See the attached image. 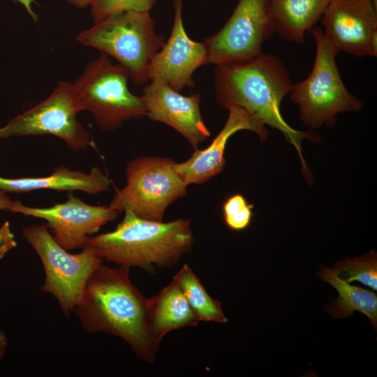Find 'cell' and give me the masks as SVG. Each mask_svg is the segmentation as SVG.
Masks as SVG:
<instances>
[{"label":"cell","instance_id":"6da1fadb","mask_svg":"<svg viewBox=\"0 0 377 377\" xmlns=\"http://www.w3.org/2000/svg\"><path fill=\"white\" fill-rule=\"evenodd\" d=\"M129 269L101 264L88 279L75 310L85 331L119 337L138 358L152 363L160 343L149 330L148 299L131 281Z\"/></svg>","mask_w":377,"mask_h":377},{"label":"cell","instance_id":"7a4b0ae2","mask_svg":"<svg viewBox=\"0 0 377 377\" xmlns=\"http://www.w3.org/2000/svg\"><path fill=\"white\" fill-rule=\"evenodd\" d=\"M290 75L276 56L261 53L242 62L216 66L214 70L215 97L218 103L228 110L239 106L249 112L263 125L281 131L302 157L301 142L314 139L313 133L300 131L289 126L281 113V103L292 88Z\"/></svg>","mask_w":377,"mask_h":377},{"label":"cell","instance_id":"3957f363","mask_svg":"<svg viewBox=\"0 0 377 377\" xmlns=\"http://www.w3.org/2000/svg\"><path fill=\"white\" fill-rule=\"evenodd\" d=\"M191 222L178 219L163 223L124 212L116 228L91 238L98 256L119 266L138 267L149 272L175 263L191 248Z\"/></svg>","mask_w":377,"mask_h":377},{"label":"cell","instance_id":"277c9868","mask_svg":"<svg viewBox=\"0 0 377 377\" xmlns=\"http://www.w3.org/2000/svg\"><path fill=\"white\" fill-rule=\"evenodd\" d=\"M80 44L115 59L135 84L149 80L148 71L155 55L165 43L156 33L149 12H124L110 16L76 36Z\"/></svg>","mask_w":377,"mask_h":377},{"label":"cell","instance_id":"5b68a950","mask_svg":"<svg viewBox=\"0 0 377 377\" xmlns=\"http://www.w3.org/2000/svg\"><path fill=\"white\" fill-rule=\"evenodd\" d=\"M310 32L316 43L312 70L305 80L293 84L289 94L299 106L302 121L313 129L334 124L340 112L360 110L362 102L344 85L336 63L338 52L325 39L323 29L315 26Z\"/></svg>","mask_w":377,"mask_h":377},{"label":"cell","instance_id":"8992f818","mask_svg":"<svg viewBox=\"0 0 377 377\" xmlns=\"http://www.w3.org/2000/svg\"><path fill=\"white\" fill-rule=\"evenodd\" d=\"M130 75L119 64L102 54L89 61L73 82L88 111L100 128L112 132L131 119L145 116L141 96L128 87Z\"/></svg>","mask_w":377,"mask_h":377},{"label":"cell","instance_id":"52a82bcc","mask_svg":"<svg viewBox=\"0 0 377 377\" xmlns=\"http://www.w3.org/2000/svg\"><path fill=\"white\" fill-rule=\"evenodd\" d=\"M176 162L165 157L141 156L126 167V184L117 190L109 205L117 211L136 216L163 221L168 207L183 198L187 186L173 169Z\"/></svg>","mask_w":377,"mask_h":377},{"label":"cell","instance_id":"ba28073f","mask_svg":"<svg viewBox=\"0 0 377 377\" xmlns=\"http://www.w3.org/2000/svg\"><path fill=\"white\" fill-rule=\"evenodd\" d=\"M22 235L43 264L45 278L41 291L52 295L65 314L75 311L88 279L103 260L90 244L80 253H68L46 225L25 227Z\"/></svg>","mask_w":377,"mask_h":377},{"label":"cell","instance_id":"9c48e42d","mask_svg":"<svg viewBox=\"0 0 377 377\" xmlns=\"http://www.w3.org/2000/svg\"><path fill=\"white\" fill-rule=\"evenodd\" d=\"M83 110L73 82L59 81L47 98L0 127V140L52 135L73 151L84 150L94 145L89 132L77 118Z\"/></svg>","mask_w":377,"mask_h":377},{"label":"cell","instance_id":"30bf717a","mask_svg":"<svg viewBox=\"0 0 377 377\" xmlns=\"http://www.w3.org/2000/svg\"><path fill=\"white\" fill-rule=\"evenodd\" d=\"M274 34L269 0H239L230 17L205 39L208 64H231L251 59Z\"/></svg>","mask_w":377,"mask_h":377},{"label":"cell","instance_id":"8fae6325","mask_svg":"<svg viewBox=\"0 0 377 377\" xmlns=\"http://www.w3.org/2000/svg\"><path fill=\"white\" fill-rule=\"evenodd\" d=\"M67 198L65 202L42 208L26 206L17 200L12 212L45 220L54 240L67 251L87 246L91 236L119 214L110 206L87 204L71 192Z\"/></svg>","mask_w":377,"mask_h":377},{"label":"cell","instance_id":"7c38bea8","mask_svg":"<svg viewBox=\"0 0 377 377\" xmlns=\"http://www.w3.org/2000/svg\"><path fill=\"white\" fill-rule=\"evenodd\" d=\"M320 20L325 39L337 52L370 57V40L377 31L372 0H330Z\"/></svg>","mask_w":377,"mask_h":377},{"label":"cell","instance_id":"4fadbf2b","mask_svg":"<svg viewBox=\"0 0 377 377\" xmlns=\"http://www.w3.org/2000/svg\"><path fill=\"white\" fill-rule=\"evenodd\" d=\"M175 17L169 38L152 59L149 80H159L175 91L192 87L193 73L208 64L206 46L191 40L186 33L182 21V0H174Z\"/></svg>","mask_w":377,"mask_h":377},{"label":"cell","instance_id":"5bb4252c","mask_svg":"<svg viewBox=\"0 0 377 377\" xmlns=\"http://www.w3.org/2000/svg\"><path fill=\"white\" fill-rule=\"evenodd\" d=\"M141 97L145 116L174 128L195 149L210 136L200 112L199 94L184 96L164 82L151 80L142 89Z\"/></svg>","mask_w":377,"mask_h":377},{"label":"cell","instance_id":"9a60e30c","mask_svg":"<svg viewBox=\"0 0 377 377\" xmlns=\"http://www.w3.org/2000/svg\"><path fill=\"white\" fill-rule=\"evenodd\" d=\"M228 110L226 124L212 143L202 150L196 149L186 161L174 164L175 172L187 186L202 184L223 171L226 143L236 132L249 130L258 134L261 141L267 138L268 133L265 125L246 110L234 105Z\"/></svg>","mask_w":377,"mask_h":377},{"label":"cell","instance_id":"2e32d148","mask_svg":"<svg viewBox=\"0 0 377 377\" xmlns=\"http://www.w3.org/2000/svg\"><path fill=\"white\" fill-rule=\"evenodd\" d=\"M110 181L98 167L89 172L71 170L58 165L53 172L45 177L5 178L0 177V190L6 193H24L40 189L56 191H80L96 195L110 190Z\"/></svg>","mask_w":377,"mask_h":377},{"label":"cell","instance_id":"e0dca14e","mask_svg":"<svg viewBox=\"0 0 377 377\" xmlns=\"http://www.w3.org/2000/svg\"><path fill=\"white\" fill-rule=\"evenodd\" d=\"M147 321L150 334L158 343L170 331L195 326L199 323L180 287L173 279L156 295L148 299Z\"/></svg>","mask_w":377,"mask_h":377},{"label":"cell","instance_id":"ac0fdd59","mask_svg":"<svg viewBox=\"0 0 377 377\" xmlns=\"http://www.w3.org/2000/svg\"><path fill=\"white\" fill-rule=\"evenodd\" d=\"M330 0H269L272 25L279 38L304 43Z\"/></svg>","mask_w":377,"mask_h":377},{"label":"cell","instance_id":"d6986e66","mask_svg":"<svg viewBox=\"0 0 377 377\" xmlns=\"http://www.w3.org/2000/svg\"><path fill=\"white\" fill-rule=\"evenodd\" d=\"M318 276L336 288L338 298L329 308L330 313L336 318H346L354 311H360L370 320L374 329L377 325V296L374 292L350 285L339 279L332 269L323 267Z\"/></svg>","mask_w":377,"mask_h":377},{"label":"cell","instance_id":"ffe728a7","mask_svg":"<svg viewBox=\"0 0 377 377\" xmlns=\"http://www.w3.org/2000/svg\"><path fill=\"white\" fill-rule=\"evenodd\" d=\"M180 287L199 321L225 323L228 321L219 301L213 299L188 265L172 279Z\"/></svg>","mask_w":377,"mask_h":377},{"label":"cell","instance_id":"44dd1931","mask_svg":"<svg viewBox=\"0 0 377 377\" xmlns=\"http://www.w3.org/2000/svg\"><path fill=\"white\" fill-rule=\"evenodd\" d=\"M341 280L350 283L359 281L377 290V256L371 251L354 259L345 260L337 263L332 269Z\"/></svg>","mask_w":377,"mask_h":377},{"label":"cell","instance_id":"7402d4cb","mask_svg":"<svg viewBox=\"0 0 377 377\" xmlns=\"http://www.w3.org/2000/svg\"><path fill=\"white\" fill-rule=\"evenodd\" d=\"M155 2L156 0H93L91 16L96 23L124 12H149Z\"/></svg>","mask_w":377,"mask_h":377},{"label":"cell","instance_id":"603a6c76","mask_svg":"<svg viewBox=\"0 0 377 377\" xmlns=\"http://www.w3.org/2000/svg\"><path fill=\"white\" fill-rule=\"evenodd\" d=\"M253 207L241 194L230 196L223 205L225 223L234 230L246 228L251 221Z\"/></svg>","mask_w":377,"mask_h":377},{"label":"cell","instance_id":"cb8c5ba5","mask_svg":"<svg viewBox=\"0 0 377 377\" xmlns=\"http://www.w3.org/2000/svg\"><path fill=\"white\" fill-rule=\"evenodd\" d=\"M17 242L15 235L11 232L10 223L6 221L0 227V260L11 249L15 248Z\"/></svg>","mask_w":377,"mask_h":377},{"label":"cell","instance_id":"d4e9b609","mask_svg":"<svg viewBox=\"0 0 377 377\" xmlns=\"http://www.w3.org/2000/svg\"><path fill=\"white\" fill-rule=\"evenodd\" d=\"M17 201V200H11L6 191L0 190V210L7 209L12 212Z\"/></svg>","mask_w":377,"mask_h":377},{"label":"cell","instance_id":"484cf974","mask_svg":"<svg viewBox=\"0 0 377 377\" xmlns=\"http://www.w3.org/2000/svg\"><path fill=\"white\" fill-rule=\"evenodd\" d=\"M14 3L18 2L26 9L28 14L34 22H38V15L32 9V4L35 3L34 0H13Z\"/></svg>","mask_w":377,"mask_h":377},{"label":"cell","instance_id":"4316f807","mask_svg":"<svg viewBox=\"0 0 377 377\" xmlns=\"http://www.w3.org/2000/svg\"><path fill=\"white\" fill-rule=\"evenodd\" d=\"M8 346V339L3 330H0V361L2 360L3 355L6 352V348Z\"/></svg>","mask_w":377,"mask_h":377},{"label":"cell","instance_id":"83f0119b","mask_svg":"<svg viewBox=\"0 0 377 377\" xmlns=\"http://www.w3.org/2000/svg\"><path fill=\"white\" fill-rule=\"evenodd\" d=\"M70 3L77 8H84L90 6L93 0H67Z\"/></svg>","mask_w":377,"mask_h":377},{"label":"cell","instance_id":"f1b7e54d","mask_svg":"<svg viewBox=\"0 0 377 377\" xmlns=\"http://www.w3.org/2000/svg\"><path fill=\"white\" fill-rule=\"evenodd\" d=\"M372 1L374 3V5L377 6L376 0H372Z\"/></svg>","mask_w":377,"mask_h":377}]
</instances>
